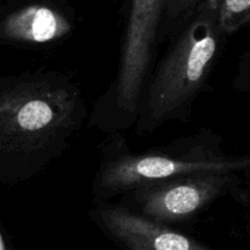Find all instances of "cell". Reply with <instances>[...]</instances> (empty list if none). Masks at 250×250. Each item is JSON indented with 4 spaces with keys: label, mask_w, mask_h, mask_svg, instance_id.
Listing matches in <instances>:
<instances>
[{
    "label": "cell",
    "mask_w": 250,
    "mask_h": 250,
    "mask_svg": "<svg viewBox=\"0 0 250 250\" xmlns=\"http://www.w3.org/2000/svg\"><path fill=\"white\" fill-rule=\"evenodd\" d=\"M87 115L70 76L44 71L17 78L0 89V156L34 175L67 150Z\"/></svg>",
    "instance_id": "obj_1"
},
{
    "label": "cell",
    "mask_w": 250,
    "mask_h": 250,
    "mask_svg": "<svg viewBox=\"0 0 250 250\" xmlns=\"http://www.w3.org/2000/svg\"><path fill=\"white\" fill-rule=\"evenodd\" d=\"M222 34L219 10L199 5L146 83L134 125L137 134L146 136L166 122L187 119L216 62Z\"/></svg>",
    "instance_id": "obj_2"
},
{
    "label": "cell",
    "mask_w": 250,
    "mask_h": 250,
    "mask_svg": "<svg viewBox=\"0 0 250 250\" xmlns=\"http://www.w3.org/2000/svg\"><path fill=\"white\" fill-rule=\"evenodd\" d=\"M242 172H250V155L221 153L219 144L203 134L146 153H132L115 136L103 149L92 192L95 204H104L139 187L170 178Z\"/></svg>",
    "instance_id": "obj_3"
},
{
    "label": "cell",
    "mask_w": 250,
    "mask_h": 250,
    "mask_svg": "<svg viewBox=\"0 0 250 250\" xmlns=\"http://www.w3.org/2000/svg\"><path fill=\"white\" fill-rule=\"evenodd\" d=\"M166 0H132L114 82L95 104L92 122L115 132L136 125Z\"/></svg>",
    "instance_id": "obj_4"
},
{
    "label": "cell",
    "mask_w": 250,
    "mask_h": 250,
    "mask_svg": "<svg viewBox=\"0 0 250 250\" xmlns=\"http://www.w3.org/2000/svg\"><path fill=\"white\" fill-rule=\"evenodd\" d=\"M237 181L236 173L186 176L143 186L121 198L129 203L127 208L134 207L139 214L165 225L193 217L229 193Z\"/></svg>",
    "instance_id": "obj_5"
},
{
    "label": "cell",
    "mask_w": 250,
    "mask_h": 250,
    "mask_svg": "<svg viewBox=\"0 0 250 250\" xmlns=\"http://www.w3.org/2000/svg\"><path fill=\"white\" fill-rule=\"evenodd\" d=\"M90 216L129 250H212L125 205L97 204Z\"/></svg>",
    "instance_id": "obj_6"
},
{
    "label": "cell",
    "mask_w": 250,
    "mask_h": 250,
    "mask_svg": "<svg viewBox=\"0 0 250 250\" xmlns=\"http://www.w3.org/2000/svg\"><path fill=\"white\" fill-rule=\"evenodd\" d=\"M72 31L70 19L55 6L29 4L0 21V42L27 45L58 43Z\"/></svg>",
    "instance_id": "obj_7"
},
{
    "label": "cell",
    "mask_w": 250,
    "mask_h": 250,
    "mask_svg": "<svg viewBox=\"0 0 250 250\" xmlns=\"http://www.w3.org/2000/svg\"><path fill=\"white\" fill-rule=\"evenodd\" d=\"M250 21V0H222L219 24L225 34L233 33Z\"/></svg>",
    "instance_id": "obj_8"
},
{
    "label": "cell",
    "mask_w": 250,
    "mask_h": 250,
    "mask_svg": "<svg viewBox=\"0 0 250 250\" xmlns=\"http://www.w3.org/2000/svg\"><path fill=\"white\" fill-rule=\"evenodd\" d=\"M222 0H166L165 1V17L168 22H176L182 17H189L199 5L207 4L220 9Z\"/></svg>",
    "instance_id": "obj_9"
},
{
    "label": "cell",
    "mask_w": 250,
    "mask_h": 250,
    "mask_svg": "<svg viewBox=\"0 0 250 250\" xmlns=\"http://www.w3.org/2000/svg\"><path fill=\"white\" fill-rule=\"evenodd\" d=\"M0 250H6V248H5V243H4V239H2L1 234H0Z\"/></svg>",
    "instance_id": "obj_10"
},
{
    "label": "cell",
    "mask_w": 250,
    "mask_h": 250,
    "mask_svg": "<svg viewBox=\"0 0 250 250\" xmlns=\"http://www.w3.org/2000/svg\"><path fill=\"white\" fill-rule=\"evenodd\" d=\"M249 80H250V71H249Z\"/></svg>",
    "instance_id": "obj_11"
}]
</instances>
